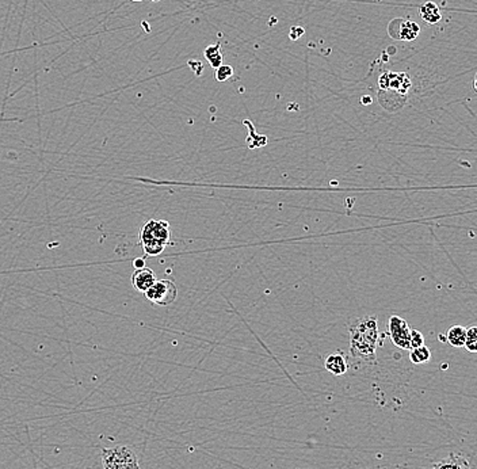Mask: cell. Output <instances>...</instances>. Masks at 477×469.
Here are the masks:
<instances>
[{
    "instance_id": "1",
    "label": "cell",
    "mask_w": 477,
    "mask_h": 469,
    "mask_svg": "<svg viewBox=\"0 0 477 469\" xmlns=\"http://www.w3.org/2000/svg\"><path fill=\"white\" fill-rule=\"evenodd\" d=\"M350 355L358 362L374 365L377 362V348L380 331L376 316L358 318L349 326Z\"/></svg>"
},
{
    "instance_id": "2",
    "label": "cell",
    "mask_w": 477,
    "mask_h": 469,
    "mask_svg": "<svg viewBox=\"0 0 477 469\" xmlns=\"http://www.w3.org/2000/svg\"><path fill=\"white\" fill-rule=\"evenodd\" d=\"M171 240L169 224L165 220H149L140 231V241L144 253L149 257L162 254Z\"/></svg>"
},
{
    "instance_id": "3",
    "label": "cell",
    "mask_w": 477,
    "mask_h": 469,
    "mask_svg": "<svg viewBox=\"0 0 477 469\" xmlns=\"http://www.w3.org/2000/svg\"><path fill=\"white\" fill-rule=\"evenodd\" d=\"M100 457L105 469H140L139 459L129 446L106 447Z\"/></svg>"
},
{
    "instance_id": "4",
    "label": "cell",
    "mask_w": 477,
    "mask_h": 469,
    "mask_svg": "<svg viewBox=\"0 0 477 469\" xmlns=\"http://www.w3.org/2000/svg\"><path fill=\"white\" fill-rule=\"evenodd\" d=\"M144 295L152 304L168 306L175 303L178 297V289L171 280H156Z\"/></svg>"
},
{
    "instance_id": "5",
    "label": "cell",
    "mask_w": 477,
    "mask_h": 469,
    "mask_svg": "<svg viewBox=\"0 0 477 469\" xmlns=\"http://www.w3.org/2000/svg\"><path fill=\"white\" fill-rule=\"evenodd\" d=\"M388 334L395 346L402 350H409L411 329L404 319L399 316H391L388 320Z\"/></svg>"
},
{
    "instance_id": "6",
    "label": "cell",
    "mask_w": 477,
    "mask_h": 469,
    "mask_svg": "<svg viewBox=\"0 0 477 469\" xmlns=\"http://www.w3.org/2000/svg\"><path fill=\"white\" fill-rule=\"evenodd\" d=\"M156 276L155 273L148 269V267H143V269H136L135 273L132 274V283L133 288L142 293H145L153 283L156 281Z\"/></svg>"
},
{
    "instance_id": "7",
    "label": "cell",
    "mask_w": 477,
    "mask_h": 469,
    "mask_svg": "<svg viewBox=\"0 0 477 469\" xmlns=\"http://www.w3.org/2000/svg\"><path fill=\"white\" fill-rule=\"evenodd\" d=\"M324 368L331 375H343L347 372L349 365H347V359L344 357V354H342L340 352H331L330 355H327V358L324 361Z\"/></svg>"
},
{
    "instance_id": "8",
    "label": "cell",
    "mask_w": 477,
    "mask_h": 469,
    "mask_svg": "<svg viewBox=\"0 0 477 469\" xmlns=\"http://www.w3.org/2000/svg\"><path fill=\"white\" fill-rule=\"evenodd\" d=\"M432 469H472L468 459L458 453H450L449 457L437 463Z\"/></svg>"
},
{
    "instance_id": "9",
    "label": "cell",
    "mask_w": 477,
    "mask_h": 469,
    "mask_svg": "<svg viewBox=\"0 0 477 469\" xmlns=\"http://www.w3.org/2000/svg\"><path fill=\"white\" fill-rule=\"evenodd\" d=\"M406 77V75H400V73H385L382 75L381 79H380V87L384 89V90H403L406 91L408 87L403 86V79Z\"/></svg>"
},
{
    "instance_id": "10",
    "label": "cell",
    "mask_w": 477,
    "mask_h": 469,
    "mask_svg": "<svg viewBox=\"0 0 477 469\" xmlns=\"http://www.w3.org/2000/svg\"><path fill=\"white\" fill-rule=\"evenodd\" d=\"M421 15L427 24H438L442 18L439 7L432 1H427L421 7Z\"/></svg>"
},
{
    "instance_id": "11",
    "label": "cell",
    "mask_w": 477,
    "mask_h": 469,
    "mask_svg": "<svg viewBox=\"0 0 477 469\" xmlns=\"http://www.w3.org/2000/svg\"><path fill=\"white\" fill-rule=\"evenodd\" d=\"M467 338V329L462 326H453L446 332V341L453 348H464Z\"/></svg>"
},
{
    "instance_id": "12",
    "label": "cell",
    "mask_w": 477,
    "mask_h": 469,
    "mask_svg": "<svg viewBox=\"0 0 477 469\" xmlns=\"http://www.w3.org/2000/svg\"><path fill=\"white\" fill-rule=\"evenodd\" d=\"M204 56L212 68L217 70L220 66H222V53L220 44L209 45L204 50Z\"/></svg>"
},
{
    "instance_id": "13",
    "label": "cell",
    "mask_w": 477,
    "mask_h": 469,
    "mask_svg": "<svg viewBox=\"0 0 477 469\" xmlns=\"http://www.w3.org/2000/svg\"><path fill=\"white\" fill-rule=\"evenodd\" d=\"M430 358H431V352H430L429 348L425 345L421 348L409 350V359L415 365L426 364V362H429Z\"/></svg>"
},
{
    "instance_id": "14",
    "label": "cell",
    "mask_w": 477,
    "mask_h": 469,
    "mask_svg": "<svg viewBox=\"0 0 477 469\" xmlns=\"http://www.w3.org/2000/svg\"><path fill=\"white\" fill-rule=\"evenodd\" d=\"M419 26L415 24V22H411V21H406L402 24V29H400V38L403 41H412L418 37L419 34Z\"/></svg>"
},
{
    "instance_id": "15",
    "label": "cell",
    "mask_w": 477,
    "mask_h": 469,
    "mask_svg": "<svg viewBox=\"0 0 477 469\" xmlns=\"http://www.w3.org/2000/svg\"><path fill=\"white\" fill-rule=\"evenodd\" d=\"M467 350L469 352H477V327H469L467 329V338H465V345Z\"/></svg>"
},
{
    "instance_id": "16",
    "label": "cell",
    "mask_w": 477,
    "mask_h": 469,
    "mask_svg": "<svg viewBox=\"0 0 477 469\" xmlns=\"http://www.w3.org/2000/svg\"><path fill=\"white\" fill-rule=\"evenodd\" d=\"M425 345V336L421 331L418 329H411V336H409V350L421 348Z\"/></svg>"
},
{
    "instance_id": "17",
    "label": "cell",
    "mask_w": 477,
    "mask_h": 469,
    "mask_svg": "<svg viewBox=\"0 0 477 469\" xmlns=\"http://www.w3.org/2000/svg\"><path fill=\"white\" fill-rule=\"evenodd\" d=\"M234 76V68L231 66H220L217 70H215V79L218 82H227L229 80L231 77Z\"/></svg>"
},
{
    "instance_id": "18",
    "label": "cell",
    "mask_w": 477,
    "mask_h": 469,
    "mask_svg": "<svg viewBox=\"0 0 477 469\" xmlns=\"http://www.w3.org/2000/svg\"><path fill=\"white\" fill-rule=\"evenodd\" d=\"M133 266H135V270H136V269H143V267H145V259H135V260H133Z\"/></svg>"
},
{
    "instance_id": "19",
    "label": "cell",
    "mask_w": 477,
    "mask_h": 469,
    "mask_svg": "<svg viewBox=\"0 0 477 469\" xmlns=\"http://www.w3.org/2000/svg\"><path fill=\"white\" fill-rule=\"evenodd\" d=\"M132 1H143V0H132Z\"/></svg>"
}]
</instances>
